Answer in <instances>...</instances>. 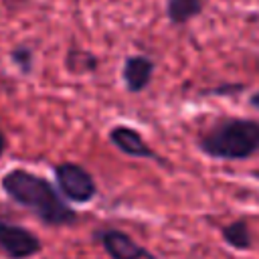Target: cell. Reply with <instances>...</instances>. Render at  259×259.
<instances>
[{"label":"cell","instance_id":"6da1fadb","mask_svg":"<svg viewBox=\"0 0 259 259\" xmlns=\"http://www.w3.org/2000/svg\"><path fill=\"white\" fill-rule=\"evenodd\" d=\"M2 190L49 227H71L79 219L47 178L24 168H14L2 176Z\"/></svg>","mask_w":259,"mask_h":259},{"label":"cell","instance_id":"7a4b0ae2","mask_svg":"<svg viewBox=\"0 0 259 259\" xmlns=\"http://www.w3.org/2000/svg\"><path fill=\"white\" fill-rule=\"evenodd\" d=\"M198 150L214 160H247L259 154V121L249 117H223L198 140Z\"/></svg>","mask_w":259,"mask_h":259},{"label":"cell","instance_id":"3957f363","mask_svg":"<svg viewBox=\"0 0 259 259\" xmlns=\"http://www.w3.org/2000/svg\"><path fill=\"white\" fill-rule=\"evenodd\" d=\"M55 178L61 194L71 202H91L97 194V184L89 170L75 162H61L55 166Z\"/></svg>","mask_w":259,"mask_h":259},{"label":"cell","instance_id":"277c9868","mask_svg":"<svg viewBox=\"0 0 259 259\" xmlns=\"http://www.w3.org/2000/svg\"><path fill=\"white\" fill-rule=\"evenodd\" d=\"M40 249H42V243L32 231L0 217V251L6 257L30 259V257L38 255Z\"/></svg>","mask_w":259,"mask_h":259},{"label":"cell","instance_id":"5b68a950","mask_svg":"<svg viewBox=\"0 0 259 259\" xmlns=\"http://www.w3.org/2000/svg\"><path fill=\"white\" fill-rule=\"evenodd\" d=\"M95 241L101 243L111 259H154V255L140 243H136L125 231L101 229L95 233Z\"/></svg>","mask_w":259,"mask_h":259},{"label":"cell","instance_id":"8992f818","mask_svg":"<svg viewBox=\"0 0 259 259\" xmlns=\"http://www.w3.org/2000/svg\"><path fill=\"white\" fill-rule=\"evenodd\" d=\"M109 142L125 156L130 158H142V160H156L158 164H164V160L150 148V144L142 138V134L132 127V125H123L117 123L109 130Z\"/></svg>","mask_w":259,"mask_h":259},{"label":"cell","instance_id":"52a82bcc","mask_svg":"<svg viewBox=\"0 0 259 259\" xmlns=\"http://www.w3.org/2000/svg\"><path fill=\"white\" fill-rule=\"evenodd\" d=\"M154 61L146 55H132L123 61V67H121V81L125 85V91L130 93H142L152 77H154Z\"/></svg>","mask_w":259,"mask_h":259},{"label":"cell","instance_id":"ba28073f","mask_svg":"<svg viewBox=\"0 0 259 259\" xmlns=\"http://www.w3.org/2000/svg\"><path fill=\"white\" fill-rule=\"evenodd\" d=\"M204 8L202 0H166V16L172 24H186Z\"/></svg>","mask_w":259,"mask_h":259},{"label":"cell","instance_id":"9c48e42d","mask_svg":"<svg viewBox=\"0 0 259 259\" xmlns=\"http://www.w3.org/2000/svg\"><path fill=\"white\" fill-rule=\"evenodd\" d=\"M223 239L227 245H231L233 249H239V251H245L251 247V231H249V225L247 221L239 219V221H233L229 223L227 227H223Z\"/></svg>","mask_w":259,"mask_h":259},{"label":"cell","instance_id":"30bf717a","mask_svg":"<svg viewBox=\"0 0 259 259\" xmlns=\"http://www.w3.org/2000/svg\"><path fill=\"white\" fill-rule=\"evenodd\" d=\"M67 69L71 73H89L97 69V59L89 51L83 49H71L67 55Z\"/></svg>","mask_w":259,"mask_h":259},{"label":"cell","instance_id":"8fae6325","mask_svg":"<svg viewBox=\"0 0 259 259\" xmlns=\"http://www.w3.org/2000/svg\"><path fill=\"white\" fill-rule=\"evenodd\" d=\"M10 59L20 67L22 73H30V69H32V51L28 47H16L10 53Z\"/></svg>","mask_w":259,"mask_h":259},{"label":"cell","instance_id":"7c38bea8","mask_svg":"<svg viewBox=\"0 0 259 259\" xmlns=\"http://www.w3.org/2000/svg\"><path fill=\"white\" fill-rule=\"evenodd\" d=\"M245 85H241V83H235V85H221V87H217V89H210V93H221V95H227V93H231V91H241Z\"/></svg>","mask_w":259,"mask_h":259},{"label":"cell","instance_id":"4fadbf2b","mask_svg":"<svg viewBox=\"0 0 259 259\" xmlns=\"http://www.w3.org/2000/svg\"><path fill=\"white\" fill-rule=\"evenodd\" d=\"M249 105H251L253 109H257V111H259V91H255V93H251V95H249Z\"/></svg>","mask_w":259,"mask_h":259},{"label":"cell","instance_id":"5bb4252c","mask_svg":"<svg viewBox=\"0 0 259 259\" xmlns=\"http://www.w3.org/2000/svg\"><path fill=\"white\" fill-rule=\"evenodd\" d=\"M4 148H6V140H4V136H2V132H0V156L4 154Z\"/></svg>","mask_w":259,"mask_h":259}]
</instances>
